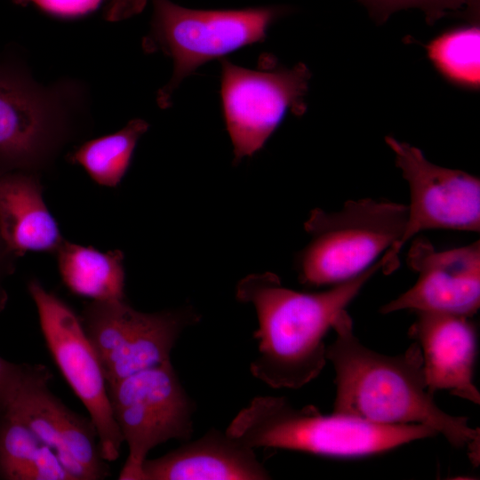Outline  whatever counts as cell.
<instances>
[{
	"instance_id": "cell-1",
	"label": "cell",
	"mask_w": 480,
	"mask_h": 480,
	"mask_svg": "<svg viewBox=\"0 0 480 480\" xmlns=\"http://www.w3.org/2000/svg\"><path fill=\"white\" fill-rule=\"evenodd\" d=\"M332 330L335 339L326 347L327 362L335 372L332 412L380 425H423L453 447H468L473 463L479 461V428L436 404L416 341L396 356L372 350L356 336L348 310L339 315Z\"/></svg>"
},
{
	"instance_id": "cell-2",
	"label": "cell",
	"mask_w": 480,
	"mask_h": 480,
	"mask_svg": "<svg viewBox=\"0 0 480 480\" xmlns=\"http://www.w3.org/2000/svg\"><path fill=\"white\" fill-rule=\"evenodd\" d=\"M382 268L380 259L362 274L316 292L287 288L270 272L244 277L236 298L254 307L259 323L253 332L259 355L250 364L253 377L273 388L292 389L316 379L327 363L324 338L334 321Z\"/></svg>"
},
{
	"instance_id": "cell-3",
	"label": "cell",
	"mask_w": 480,
	"mask_h": 480,
	"mask_svg": "<svg viewBox=\"0 0 480 480\" xmlns=\"http://www.w3.org/2000/svg\"><path fill=\"white\" fill-rule=\"evenodd\" d=\"M226 432L253 448L303 452L332 458L382 453L436 436L419 425H380L352 416L323 414L313 405L293 407L284 396H255L231 420Z\"/></svg>"
},
{
	"instance_id": "cell-4",
	"label": "cell",
	"mask_w": 480,
	"mask_h": 480,
	"mask_svg": "<svg viewBox=\"0 0 480 480\" xmlns=\"http://www.w3.org/2000/svg\"><path fill=\"white\" fill-rule=\"evenodd\" d=\"M87 103L81 83L44 85L23 60L0 54V173L45 167L72 136Z\"/></svg>"
},
{
	"instance_id": "cell-5",
	"label": "cell",
	"mask_w": 480,
	"mask_h": 480,
	"mask_svg": "<svg viewBox=\"0 0 480 480\" xmlns=\"http://www.w3.org/2000/svg\"><path fill=\"white\" fill-rule=\"evenodd\" d=\"M406 219V204L370 197L313 210L304 224L310 240L297 258L300 281L331 286L362 274L394 251Z\"/></svg>"
},
{
	"instance_id": "cell-6",
	"label": "cell",
	"mask_w": 480,
	"mask_h": 480,
	"mask_svg": "<svg viewBox=\"0 0 480 480\" xmlns=\"http://www.w3.org/2000/svg\"><path fill=\"white\" fill-rule=\"evenodd\" d=\"M152 19L143 48L162 51L173 61L169 82L157 92L159 107L168 108L184 78L203 64L265 39L283 10L260 6L238 10H196L171 0H150Z\"/></svg>"
},
{
	"instance_id": "cell-7",
	"label": "cell",
	"mask_w": 480,
	"mask_h": 480,
	"mask_svg": "<svg viewBox=\"0 0 480 480\" xmlns=\"http://www.w3.org/2000/svg\"><path fill=\"white\" fill-rule=\"evenodd\" d=\"M108 391L129 449L119 480H142V464L153 448L172 439H190L195 406L171 362L108 385Z\"/></svg>"
},
{
	"instance_id": "cell-8",
	"label": "cell",
	"mask_w": 480,
	"mask_h": 480,
	"mask_svg": "<svg viewBox=\"0 0 480 480\" xmlns=\"http://www.w3.org/2000/svg\"><path fill=\"white\" fill-rule=\"evenodd\" d=\"M79 317L108 386L171 362L172 350L183 331L200 320L190 306L146 313L124 299L92 300Z\"/></svg>"
},
{
	"instance_id": "cell-9",
	"label": "cell",
	"mask_w": 480,
	"mask_h": 480,
	"mask_svg": "<svg viewBox=\"0 0 480 480\" xmlns=\"http://www.w3.org/2000/svg\"><path fill=\"white\" fill-rule=\"evenodd\" d=\"M310 76L303 63L253 70L222 60V111L234 162L259 151L288 110L297 116L305 112Z\"/></svg>"
},
{
	"instance_id": "cell-10",
	"label": "cell",
	"mask_w": 480,
	"mask_h": 480,
	"mask_svg": "<svg viewBox=\"0 0 480 480\" xmlns=\"http://www.w3.org/2000/svg\"><path fill=\"white\" fill-rule=\"evenodd\" d=\"M396 166L410 193L404 234L390 254H384L383 271L397 267L404 245L430 229L480 232V180L466 172L436 165L422 151L387 136Z\"/></svg>"
},
{
	"instance_id": "cell-11",
	"label": "cell",
	"mask_w": 480,
	"mask_h": 480,
	"mask_svg": "<svg viewBox=\"0 0 480 480\" xmlns=\"http://www.w3.org/2000/svg\"><path fill=\"white\" fill-rule=\"evenodd\" d=\"M47 348L64 379L89 412L103 458L115 461L124 444L100 359L80 317L37 280L28 284Z\"/></svg>"
},
{
	"instance_id": "cell-12",
	"label": "cell",
	"mask_w": 480,
	"mask_h": 480,
	"mask_svg": "<svg viewBox=\"0 0 480 480\" xmlns=\"http://www.w3.org/2000/svg\"><path fill=\"white\" fill-rule=\"evenodd\" d=\"M52 375L36 364L0 412L24 423L50 447L72 480H101L109 476L92 420L70 410L49 388Z\"/></svg>"
},
{
	"instance_id": "cell-13",
	"label": "cell",
	"mask_w": 480,
	"mask_h": 480,
	"mask_svg": "<svg viewBox=\"0 0 480 480\" xmlns=\"http://www.w3.org/2000/svg\"><path fill=\"white\" fill-rule=\"evenodd\" d=\"M412 240L406 260L417 279L380 312H443L472 317L480 307V241L440 251L425 237Z\"/></svg>"
},
{
	"instance_id": "cell-14",
	"label": "cell",
	"mask_w": 480,
	"mask_h": 480,
	"mask_svg": "<svg viewBox=\"0 0 480 480\" xmlns=\"http://www.w3.org/2000/svg\"><path fill=\"white\" fill-rule=\"evenodd\" d=\"M415 315L408 334L420 348L429 392L448 390L479 404L480 393L474 383L477 340L471 317L443 312Z\"/></svg>"
},
{
	"instance_id": "cell-15",
	"label": "cell",
	"mask_w": 480,
	"mask_h": 480,
	"mask_svg": "<svg viewBox=\"0 0 480 480\" xmlns=\"http://www.w3.org/2000/svg\"><path fill=\"white\" fill-rule=\"evenodd\" d=\"M255 449L212 428L194 441L142 464V480H267Z\"/></svg>"
},
{
	"instance_id": "cell-16",
	"label": "cell",
	"mask_w": 480,
	"mask_h": 480,
	"mask_svg": "<svg viewBox=\"0 0 480 480\" xmlns=\"http://www.w3.org/2000/svg\"><path fill=\"white\" fill-rule=\"evenodd\" d=\"M0 235L15 258L28 252H57L63 243L35 172L0 173Z\"/></svg>"
},
{
	"instance_id": "cell-17",
	"label": "cell",
	"mask_w": 480,
	"mask_h": 480,
	"mask_svg": "<svg viewBox=\"0 0 480 480\" xmlns=\"http://www.w3.org/2000/svg\"><path fill=\"white\" fill-rule=\"evenodd\" d=\"M58 267L67 288L92 300L124 299V255L63 241L57 250Z\"/></svg>"
},
{
	"instance_id": "cell-18",
	"label": "cell",
	"mask_w": 480,
	"mask_h": 480,
	"mask_svg": "<svg viewBox=\"0 0 480 480\" xmlns=\"http://www.w3.org/2000/svg\"><path fill=\"white\" fill-rule=\"evenodd\" d=\"M0 479L72 480L54 452L24 423L0 413Z\"/></svg>"
},
{
	"instance_id": "cell-19",
	"label": "cell",
	"mask_w": 480,
	"mask_h": 480,
	"mask_svg": "<svg viewBox=\"0 0 480 480\" xmlns=\"http://www.w3.org/2000/svg\"><path fill=\"white\" fill-rule=\"evenodd\" d=\"M148 128L146 121L132 119L116 132L84 142L69 160L80 164L97 184L116 187L130 166L139 139Z\"/></svg>"
},
{
	"instance_id": "cell-20",
	"label": "cell",
	"mask_w": 480,
	"mask_h": 480,
	"mask_svg": "<svg viewBox=\"0 0 480 480\" xmlns=\"http://www.w3.org/2000/svg\"><path fill=\"white\" fill-rule=\"evenodd\" d=\"M480 30L476 26L447 31L427 45L433 65L448 80L478 88L480 83Z\"/></svg>"
},
{
	"instance_id": "cell-21",
	"label": "cell",
	"mask_w": 480,
	"mask_h": 480,
	"mask_svg": "<svg viewBox=\"0 0 480 480\" xmlns=\"http://www.w3.org/2000/svg\"><path fill=\"white\" fill-rule=\"evenodd\" d=\"M376 21L384 22L396 12L406 9L421 11L428 24H433L449 12L469 6L476 0H359Z\"/></svg>"
},
{
	"instance_id": "cell-22",
	"label": "cell",
	"mask_w": 480,
	"mask_h": 480,
	"mask_svg": "<svg viewBox=\"0 0 480 480\" xmlns=\"http://www.w3.org/2000/svg\"><path fill=\"white\" fill-rule=\"evenodd\" d=\"M36 364H16L0 356V412L6 406Z\"/></svg>"
},
{
	"instance_id": "cell-23",
	"label": "cell",
	"mask_w": 480,
	"mask_h": 480,
	"mask_svg": "<svg viewBox=\"0 0 480 480\" xmlns=\"http://www.w3.org/2000/svg\"><path fill=\"white\" fill-rule=\"evenodd\" d=\"M18 4H34L57 16H80L95 10L102 0H12Z\"/></svg>"
},
{
	"instance_id": "cell-24",
	"label": "cell",
	"mask_w": 480,
	"mask_h": 480,
	"mask_svg": "<svg viewBox=\"0 0 480 480\" xmlns=\"http://www.w3.org/2000/svg\"><path fill=\"white\" fill-rule=\"evenodd\" d=\"M148 0H111L106 19L109 21H118L130 18L140 12Z\"/></svg>"
},
{
	"instance_id": "cell-25",
	"label": "cell",
	"mask_w": 480,
	"mask_h": 480,
	"mask_svg": "<svg viewBox=\"0 0 480 480\" xmlns=\"http://www.w3.org/2000/svg\"><path fill=\"white\" fill-rule=\"evenodd\" d=\"M15 257L6 248L0 235V312L5 307L7 301V293L4 287L5 278L12 274L13 270V259Z\"/></svg>"
}]
</instances>
